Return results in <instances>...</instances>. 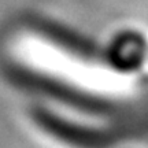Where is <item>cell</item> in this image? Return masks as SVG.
<instances>
[{"label":"cell","instance_id":"cell-1","mask_svg":"<svg viewBox=\"0 0 148 148\" xmlns=\"http://www.w3.org/2000/svg\"><path fill=\"white\" fill-rule=\"evenodd\" d=\"M143 38L134 33H119L108 48V59L122 70L137 67L143 59Z\"/></svg>","mask_w":148,"mask_h":148}]
</instances>
